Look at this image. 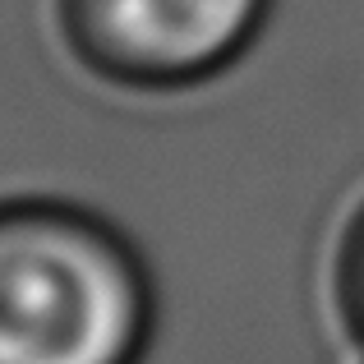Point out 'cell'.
Here are the masks:
<instances>
[{"label":"cell","mask_w":364,"mask_h":364,"mask_svg":"<svg viewBox=\"0 0 364 364\" xmlns=\"http://www.w3.org/2000/svg\"><path fill=\"white\" fill-rule=\"evenodd\" d=\"M332 300L346 337L364 350V198L341 226L337 258H332Z\"/></svg>","instance_id":"cell-3"},{"label":"cell","mask_w":364,"mask_h":364,"mask_svg":"<svg viewBox=\"0 0 364 364\" xmlns=\"http://www.w3.org/2000/svg\"><path fill=\"white\" fill-rule=\"evenodd\" d=\"M157 291L134 240L65 198H0V364H143Z\"/></svg>","instance_id":"cell-1"},{"label":"cell","mask_w":364,"mask_h":364,"mask_svg":"<svg viewBox=\"0 0 364 364\" xmlns=\"http://www.w3.org/2000/svg\"><path fill=\"white\" fill-rule=\"evenodd\" d=\"M267 14L272 0H55L70 55L134 92H180L226 74Z\"/></svg>","instance_id":"cell-2"}]
</instances>
